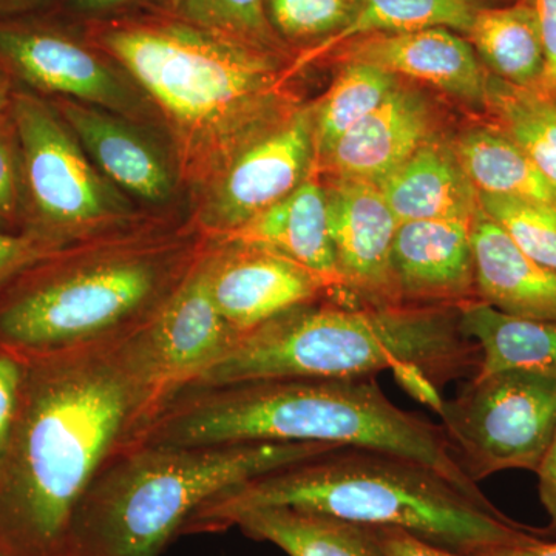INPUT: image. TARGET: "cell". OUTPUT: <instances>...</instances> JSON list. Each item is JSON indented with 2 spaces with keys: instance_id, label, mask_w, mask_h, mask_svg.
<instances>
[{
  "instance_id": "obj_1",
  "label": "cell",
  "mask_w": 556,
  "mask_h": 556,
  "mask_svg": "<svg viewBox=\"0 0 556 556\" xmlns=\"http://www.w3.org/2000/svg\"><path fill=\"white\" fill-rule=\"evenodd\" d=\"M142 329L16 356L20 402L0 460V546L11 556H75L84 497L164 401Z\"/></svg>"
},
{
  "instance_id": "obj_2",
  "label": "cell",
  "mask_w": 556,
  "mask_h": 556,
  "mask_svg": "<svg viewBox=\"0 0 556 556\" xmlns=\"http://www.w3.org/2000/svg\"><path fill=\"white\" fill-rule=\"evenodd\" d=\"M313 442L378 450L437 471L485 507L442 426L405 412L375 378L269 379L186 386L164 399L129 448Z\"/></svg>"
},
{
  "instance_id": "obj_3",
  "label": "cell",
  "mask_w": 556,
  "mask_h": 556,
  "mask_svg": "<svg viewBox=\"0 0 556 556\" xmlns=\"http://www.w3.org/2000/svg\"><path fill=\"white\" fill-rule=\"evenodd\" d=\"M101 46L159 108L181 178L200 190L251 139L299 108L280 54L182 21L112 27Z\"/></svg>"
},
{
  "instance_id": "obj_4",
  "label": "cell",
  "mask_w": 556,
  "mask_h": 556,
  "mask_svg": "<svg viewBox=\"0 0 556 556\" xmlns=\"http://www.w3.org/2000/svg\"><path fill=\"white\" fill-rule=\"evenodd\" d=\"M291 507L367 527L407 530L466 555L541 540L546 532L511 521L464 495L422 464L378 450L339 447L212 497L179 535L222 533L243 511Z\"/></svg>"
},
{
  "instance_id": "obj_5",
  "label": "cell",
  "mask_w": 556,
  "mask_h": 556,
  "mask_svg": "<svg viewBox=\"0 0 556 556\" xmlns=\"http://www.w3.org/2000/svg\"><path fill=\"white\" fill-rule=\"evenodd\" d=\"M207 247L121 232L73 244L0 291V351L56 353L141 331Z\"/></svg>"
},
{
  "instance_id": "obj_6",
  "label": "cell",
  "mask_w": 556,
  "mask_h": 556,
  "mask_svg": "<svg viewBox=\"0 0 556 556\" xmlns=\"http://www.w3.org/2000/svg\"><path fill=\"white\" fill-rule=\"evenodd\" d=\"M477 343L459 308L306 303L241 336L228 356L189 386L269 379H365L415 365L437 387L477 372Z\"/></svg>"
},
{
  "instance_id": "obj_7",
  "label": "cell",
  "mask_w": 556,
  "mask_h": 556,
  "mask_svg": "<svg viewBox=\"0 0 556 556\" xmlns=\"http://www.w3.org/2000/svg\"><path fill=\"white\" fill-rule=\"evenodd\" d=\"M338 445L248 442L124 450L102 468L73 526L75 556H161L212 497Z\"/></svg>"
},
{
  "instance_id": "obj_8",
  "label": "cell",
  "mask_w": 556,
  "mask_h": 556,
  "mask_svg": "<svg viewBox=\"0 0 556 556\" xmlns=\"http://www.w3.org/2000/svg\"><path fill=\"white\" fill-rule=\"evenodd\" d=\"M10 118L20 142L22 197L30 229L64 247L119 233L134 217L129 201L91 163L60 112L14 91Z\"/></svg>"
},
{
  "instance_id": "obj_9",
  "label": "cell",
  "mask_w": 556,
  "mask_h": 556,
  "mask_svg": "<svg viewBox=\"0 0 556 556\" xmlns=\"http://www.w3.org/2000/svg\"><path fill=\"white\" fill-rule=\"evenodd\" d=\"M437 413L471 481L506 470L536 473L556 430V379L526 371L473 375Z\"/></svg>"
},
{
  "instance_id": "obj_10",
  "label": "cell",
  "mask_w": 556,
  "mask_h": 556,
  "mask_svg": "<svg viewBox=\"0 0 556 556\" xmlns=\"http://www.w3.org/2000/svg\"><path fill=\"white\" fill-rule=\"evenodd\" d=\"M316 170L313 104L299 105L251 139L200 190L199 228L228 239L252 218L287 199Z\"/></svg>"
},
{
  "instance_id": "obj_11",
  "label": "cell",
  "mask_w": 556,
  "mask_h": 556,
  "mask_svg": "<svg viewBox=\"0 0 556 556\" xmlns=\"http://www.w3.org/2000/svg\"><path fill=\"white\" fill-rule=\"evenodd\" d=\"M324 188L340 305L402 306L393 266L399 222L379 186L362 179L329 177Z\"/></svg>"
},
{
  "instance_id": "obj_12",
  "label": "cell",
  "mask_w": 556,
  "mask_h": 556,
  "mask_svg": "<svg viewBox=\"0 0 556 556\" xmlns=\"http://www.w3.org/2000/svg\"><path fill=\"white\" fill-rule=\"evenodd\" d=\"M204 265L215 306L241 336L295 306L329 298L316 274L247 241L212 240Z\"/></svg>"
},
{
  "instance_id": "obj_13",
  "label": "cell",
  "mask_w": 556,
  "mask_h": 556,
  "mask_svg": "<svg viewBox=\"0 0 556 556\" xmlns=\"http://www.w3.org/2000/svg\"><path fill=\"white\" fill-rule=\"evenodd\" d=\"M0 62L33 89L135 118L142 100L135 83L100 54L61 33L0 27Z\"/></svg>"
},
{
  "instance_id": "obj_14",
  "label": "cell",
  "mask_w": 556,
  "mask_h": 556,
  "mask_svg": "<svg viewBox=\"0 0 556 556\" xmlns=\"http://www.w3.org/2000/svg\"><path fill=\"white\" fill-rule=\"evenodd\" d=\"M206 251L155 318L142 329L150 367L164 399L199 379L228 356L241 339L208 292Z\"/></svg>"
},
{
  "instance_id": "obj_15",
  "label": "cell",
  "mask_w": 556,
  "mask_h": 556,
  "mask_svg": "<svg viewBox=\"0 0 556 556\" xmlns=\"http://www.w3.org/2000/svg\"><path fill=\"white\" fill-rule=\"evenodd\" d=\"M471 218L399 223L393 266L402 305L459 308L478 300Z\"/></svg>"
},
{
  "instance_id": "obj_16",
  "label": "cell",
  "mask_w": 556,
  "mask_h": 556,
  "mask_svg": "<svg viewBox=\"0 0 556 556\" xmlns=\"http://www.w3.org/2000/svg\"><path fill=\"white\" fill-rule=\"evenodd\" d=\"M340 49L345 62L378 65L399 78L428 84L468 105L485 108L490 73L471 43L448 28L367 36Z\"/></svg>"
},
{
  "instance_id": "obj_17",
  "label": "cell",
  "mask_w": 556,
  "mask_h": 556,
  "mask_svg": "<svg viewBox=\"0 0 556 556\" xmlns=\"http://www.w3.org/2000/svg\"><path fill=\"white\" fill-rule=\"evenodd\" d=\"M54 109L113 186L152 204L174 197L178 172L160 146L126 116L67 98L54 102Z\"/></svg>"
},
{
  "instance_id": "obj_18",
  "label": "cell",
  "mask_w": 556,
  "mask_h": 556,
  "mask_svg": "<svg viewBox=\"0 0 556 556\" xmlns=\"http://www.w3.org/2000/svg\"><path fill=\"white\" fill-rule=\"evenodd\" d=\"M437 126L431 102L401 83L367 118L336 142L317 164L329 177L362 179L379 185L428 139Z\"/></svg>"
},
{
  "instance_id": "obj_19",
  "label": "cell",
  "mask_w": 556,
  "mask_h": 556,
  "mask_svg": "<svg viewBox=\"0 0 556 556\" xmlns=\"http://www.w3.org/2000/svg\"><path fill=\"white\" fill-rule=\"evenodd\" d=\"M470 233L479 302L510 316L556 321L555 270L526 255L481 206Z\"/></svg>"
},
{
  "instance_id": "obj_20",
  "label": "cell",
  "mask_w": 556,
  "mask_h": 556,
  "mask_svg": "<svg viewBox=\"0 0 556 556\" xmlns=\"http://www.w3.org/2000/svg\"><path fill=\"white\" fill-rule=\"evenodd\" d=\"M316 170L287 199L266 208L228 237L283 255L316 274L340 305V283L329 236L327 195ZM226 240V239H223Z\"/></svg>"
},
{
  "instance_id": "obj_21",
  "label": "cell",
  "mask_w": 556,
  "mask_h": 556,
  "mask_svg": "<svg viewBox=\"0 0 556 556\" xmlns=\"http://www.w3.org/2000/svg\"><path fill=\"white\" fill-rule=\"evenodd\" d=\"M378 186L399 223L471 218L479 206L478 190L455 150L437 138L428 139Z\"/></svg>"
},
{
  "instance_id": "obj_22",
  "label": "cell",
  "mask_w": 556,
  "mask_h": 556,
  "mask_svg": "<svg viewBox=\"0 0 556 556\" xmlns=\"http://www.w3.org/2000/svg\"><path fill=\"white\" fill-rule=\"evenodd\" d=\"M459 327L477 343L475 375L526 371L556 379V321L510 316L484 302L459 306Z\"/></svg>"
},
{
  "instance_id": "obj_23",
  "label": "cell",
  "mask_w": 556,
  "mask_h": 556,
  "mask_svg": "<svg viewBox=\"0 0 556 556\" xmlns=\"http://www.w3.org/2000/svg\"><path fill=\"white\" fill-rule=\"evenodd\" d=\"M251 540L288 556H383L372 527L291 507L243 511L229 522Z\"/></svg>"
},
{
  "instance_id": "obj_24",
  "label": "cell",
  "mask_w": 556,
  "mask_h": 556,
  "mask_svg": "<svg viewBox=\"0 0 556 556\" xmlns=\"http://www.w3.org/2000/svg\"><path fill=\"white\" fill-rule=\"evenodd\" d=\"M489 73L514 86L535 89L546 58L535 10L526 0L497 9H478L466 33Z\"/></svg>"
},
{
  "instance_id": "obj_25",
  "label": "cell",
  "mask_w": 556,
  "mask_h": 556,
  "mask_svg": "<svg viewBox=\"0 0 556 556\" xmlns=\"http://www.w3.org/2000/svg\"><path fill=\"white\" fill-rule=\"evenodd\" d=\"M478 192L556 208V188L525 150L493 126L460 131L452 144Z\"/></svg>"
},
{
  "instance_id": "obj_26",
  "label": "cell",
  "mask_w": 556,
  "mask_h": 556,
  "mask_svg": "<svg viewBox=\"0 0 556 556\" xmlns=\"http://www.w3.org/2000/svg\"><path fill=\"white\" fill-rule=\"evenodd\" d=\"M479 7L477 0H361L343 30L320 40L288 67L289 78L311 62L327 56L351 40L390 33L448 28L467 33Z\"/></svg>"
},
{
  "instance_id": "obj_27",
  "label": "cell",
  "mask_w": 556,
  "mask_h": 556,
  "mask_svg": "<svg viewBox=\"0 0 556 556\" xmlns=\"http://www.w3.org/2000/svg\"><path fill=\"white\" fill-rule=\"evenodd\" d=\"M490 126L510 138L556 188V98L496 78L486 80Z\"/></svg>"
},
{
  "instance_id": "obj_28",
  "label": "cell",
  "mask_w": 556,
  "mask_h": 556,
  "mask_svg": "<svg viewBox=\"0 0 556 556\" xmlns=\"http://www.w3.org/2000/svg\"><path fill=\"white\" fill-rule=\"evenodd\" d=\"M401 83L399 76L378 65L345 62L327 93L313 104L316 166L346 131L375 112Z\"/></svg>"
},
{
  "instance_id": "obj_29",
  "label": "cell",
  "mask_w": 556,
  "mask_h": 556,
  "mask_svg": "<svg viewBox=\"0 0 556 556\" xmlns=\"http://www.w3.org/2000/svg\"><path fill=\"white\" fill-rule=\"evenodd\" d=\"M172 5L186 24L281 53V39L270 25L266 0H172Z\"/></svg>"
},
{
  "instance_id": "obj_30",
  "label": "cell",
  "mask_w": 556,
  "mask_h": 556,
  "mask_svg": "<svg viewBox=\"0 0 556 556\" xmlns=\"http://www.w3.org/2000/svg\"><path fill=\"white\" fill-rule=\"evenodd\" d=\"M478 200L526 255L556 273V208L482 192Z\"/></svg>"
},
{
  "instance_id": "obj_31",
  "label": "cell",
  "mask_w": 556,
  "mask_h": 556,
  "mask_svg": "<svg viewBox=\"0 0 556 556\" xmlns=\"http://www.w3.org/2000/svg\"><path fill=\"white\" fill-rule=\"evenodd\" d=\"M358 2L361 0H266V11L280 38L327 39L353 20Z\"/></svg>"
},
{
  "instance_id": "obj_32",
  "label": "cell",
  "mask_w": 556,
  "mask_h": 556,
  "mask_svg": "<svg viewBox=\"0 0 556 556\" xmlns=\"http://www.w3.org/2000/svg\"><path fill=\"white\" fill-rule=\"evenodd\" d=\"M67 248L36 233L14 236L0 229V291L22 274L56 257Z\"/></svg>"
},
{
  "instance_id": "obj_33",
  "label": "cell",
  "mask_w": 556,
  "mask_h": 556,
  "mask_svg": "<svg viewBox=\"0 0 556 556\" xmlns=\"http://www.w3.org/2000/svg\"><path fill=\"white\" fill-rule=\"evenodd\" d=\"M22 204L20 142L10 115L0 119V223H14Z\"/></svg>"
},
{
  "instance_id": "obj_34",
  "label": "cell",
  "mask_w": 556,
  "mask_h": 556,
  "mask_svg": "<svg viewBox=\"0 0 556 556\" xmlns=\"http://www.w3.org/2000/svg\"><path fill=\"white\" fill-rule=\"evenodd\" d=\"M22 364L20 358L7 351H0V460L16 419Z\"/></svg>"
},
{
  "instance_id": "obj_35",
  "label": "cell",
  "mask_w": 556,
  "mask_h": 556,
  "mask_svg": "<svg viewBox=\"0 0 556 556\" xmlns=\"http://www.w3.org/2000/svg\"><path fill=\"white\" fill-rule=\"evenodd\" d=\"M383 556H492L466 555L450 548L428 543L422 538L412 535L407 530L393 527H372Z\"/></svg>"
},
{
  "instance_id": "obj_36",
  "label": "cell",
  "mask_w": 556,
  "mask_h": 556,
  "mask_svg": "<svg viewBox=\"0 0 556 556\" xmlns=\"http://www.w3.org/2000/svg\"><path fill=\"white\" fill-rule=\"evenodd\" d=\"M535 10L541 39H543L544 68L543 80L538 89L556 98V0H526Z\"/></svg>"
},
{
  "instance_id": "obj_37",
  "label": "cell",
  "mask_w": 556,
  "mask_h": 556,
  "mask_svg": "<svg viewBox=\"0 0 556 556\" xmlns=\"http://www.w3.org/2000/svg\"><path fill=\"white\" fill-rule=\"evenodd\" d=\"M536 475L540 481L538 482L540 500L551 518V526L546 533L556 535V430L546 455L538 467Z\"/></svg>"
},
{
  "instance_id": "obj_38",
  "label": "cell",
  "mask_w": 556,
  "mask_h": 556,
  "mask_svg": "<svg viewBox=\"0 0 556 556\" xmlns=\"http://www.w3.org/2000/svg\"><path fill=\"white\" fill-rule=\"evenodd\" d=\"M394 372V378L401 383L413 397L417 401L424 402V404L430 405L434 412L441 407L442 399L439 396L438 387L431 382L430 379L420 371L415 365L399 364L396 367L391 369Z\"/></svg>"
},
{
  "instance_id": "obj_39",
  "label": "cell",
  "mask_w": 556,
  "mask_h": 556,
  "mask_svg": "<svg viewBox=\"0 0 556 556\" xmlns=\"http://www.w3.org/2000/svg\"><path fill=\"white\" fill-rule=\"evenodd\" d=\"M492 556H556V541L535 540L532 543L517 544V546L497 548L489 554Z\"/></svg>"
},
{
  "instance_id": "obj_40",
  "label": "cell",
  "mask_w": 556,
  "mask_h": 556,
  "mask_svg": "<svg viewBox=\"0 0 556 556\" xmlns=\"http://www.w3.org/2000/svg\"><path fill=\"white\" fill-rule=\"evenodd\" d=\"M14 91L11 89L10 72L0 62V119L10 115Z\"/></svg>"
},
{
  "instance_id": "obj_41",
  "label": "cell",
  "mask_w": 556,
  "mask_h": 556,
  "mask_svg": "<svg viewBox=\"0 0 556 556\" xmlns=\"http://www.w3.org/2000/svg\"><path fill=\"white\" fill-rule=\"evenodd\" d=\"M130 0H73V5L80 11L91 13V11H105L116 9V7L124 5Z\"/></svg>"
},
{
  "instance_id": "obj_42",
  "label": "cell",
  "mask_w": 556,
  "mask_h": 556,
  "mask_svg": "<svg viewBox=\"0 0 556 556\" xmlns=\"http://www.w3.org/2000/svg\"><path fill=\"white\" fill-rule=\"evenodd\" d=\"M35 0H0V13H11V11L22 10L31 5Z\"/></svg>"
},
{
  "instance_id": "obj_43",
  "label": "cell",
  "mask_w": 556,
  "mask_h": 556,
  "mask_svg": "<svg viewBox=\"0 0 556 556\" xmlns=\"http://www.w3.org/2000/svg\"><path fill=\"white\" fill-rule=\"evenodd\" d=\"M0 556H11L9 552L5 551L2 546H0Z\"/></svg>"
}]
</instances>
